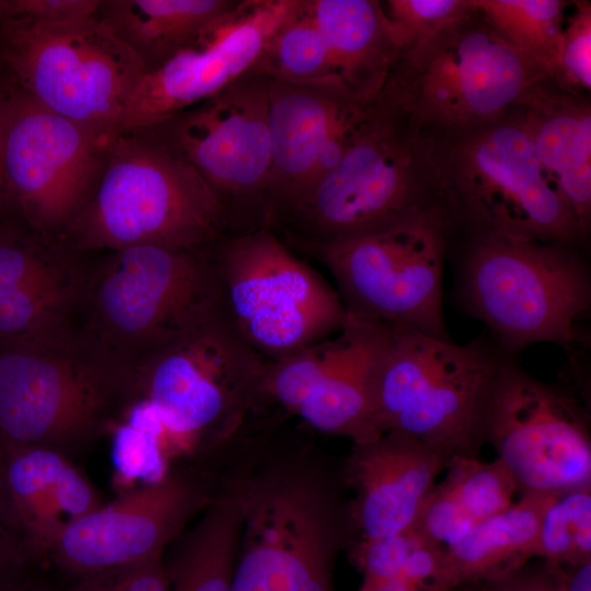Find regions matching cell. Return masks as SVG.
<instances>
[{"label":"cell","instance_id":"obj_1","mask_svg":"<svg viewBox=\"0 0 591 591\" xmlns=\"http://www.w3.org/2000/svg\"><path fill=\"white\" fill-rule=\"evenodd\" d=\"M438 205V177L426 130L389 82L372 120L338 164L268 228L291 247L382 230Z\"/></svg>","mask_w":591,"mask_h":591},{"label":"cell","instance_id":"obj_2","mask_svg":"<svg viewBox=\"0 0 591 591\" xmlns=\"http://www.w3.org/2000/svg\"><path fill=\"white\" fill-rule=\"evenodd\" d=\"M424 129L450 241L513 235L586 243L573 212L540 167L518 106L467 129Z\"/></svg>","mask_w":591,"mask_h":591},{"label":"cell","instance_id":"obj_3","mask_svg":"<svg viewBox=\"0 0 591 591\" xmlns=\"http://www.w3.org/2000/svg\"><path fill=\"white\" fill-rule=\"evenodd\" d=\"M211 245L105 252L86 266L78 338L129 374L221 308Z\"/></svg>","mask_w":591,"mask_h":591},{"label":"cell","instance_id":"obj_4","mask_svg":"<svg viewBox=\"0 0 591 591\" xmlns=\"http://www.w3.org/2000/svg\"><path fill=\"white\" fill-rule=\"evenodd\" d=\"M225 233L221 202L200 173L136 130L112 140L92 194L57 241L83 255L142 244L206 246Z\"/></svg>","mask_w":591,"mask_h":591},{"label":"cell","instance_id":"obj_5","mask_svg":"<svg viewBox=\"0 0 591 591\" xmlns=\"http://www.w3.org/2000/svg\"><path fill=\"white\" fill-rule=\"evenodd\" d=\"M455 294L510 356L532 344L569 352L583 338L577 322L591 309V271L581 246L513 235L461 240Z\"/></svg>","mask_w":591,"mask_h":591},{"label":"cell","instance_id":"obj_6","mask_svg":"<svg viewBox=\"0 0 591 591\" xmlns=\"http://www.w3.org/2000/svg\"><path fill=\"white\" fill-rule=\"evenodd\" d=\"M507 355L488 339L465 345L393 325L374 381V419L453 456L478 457L489 396Z\"/></svg>","mask_w":591,"mask_h":591},{"label":"cell","instance_id":"obj_7","mask_svg":"<svg viewBox=\"0 0 591 591\" xmlns=\"http://www.w3.org/2000/svg\"><path fill=\"white\" fill-rule=\"evenodd\" d=\"M548 80L544 66L502 39L471 4L421 47L398 57L390 78L424 128L449 131L501 118Z\"/></svg>","mask_w":591,"mask_h":591},{"label":"cell","instance_id":"obj_8","mask_svg":"<svg viewBox=\"0 0 591 591\" xmlns=\"http://www.w3.org/2000/svg\"><path fill=\"white\" fill-rule=\"evenodd\" d=\"M0 68L43 107L113 138L146 74L97 15L46 23L12 14L0 24Z\"/></svg>","mask_w":591,"mask_h":591},{"label":"cell","instance_id":"obj_9","mask_svg":"<svg viewBox=\"0 0 591 591\" xmlns=\"http://www.w3.org/2000/svg\"><path fill=\"white\" fill-rule=\"evenodd\" d=\"M211 251L224 312L267 361L346 326L348 313L337 291L269 228L222 235Z\"/></svg>","mask_w":591,"mask_h":591},{"label":"cell","instance_id":"obj_10","mask_svg":"<svg viewBox=\"0 0 591 591\" xmlns=\"http://www.w3.org/2000/svg\"><path fill=\"white\" fill-rule=\"evenodd\" d=\"M449 242L437 205L372 233L294 248L332 274L349 315L452 340L442 310Z\"/></svg>","mask_w":591,"mask_h":591},{"label":"cell","instance_id":"obj_11","mask_svg":"<svg viewBox=\"0 0 591 591\" xmlns=\"http://www.w3.org/2000/svg\"><path fill=\"white\" fill-rule=\"evenodd\" d=\"M141 130L207 181L223 208L225 235L267 228L271 141L266 76L251 70L206 101Z\"/></svg>","mask_w":591,"mask_h":591},{"label":"cell","instance_id":"obj_12","mask_svg":"<svg viewBox=\"0 0 591 591\" xmlns=\"http://www.w3.org/2000/svg\"><path fill=\"white\" fill-rule=\"evenodd\" d=\"M129 393L128 374L79 338L0 351V439L54 449L76 445Z\"/></svg>","mask_w":591,"mask_h":591},{"label":"cell","instance_id":"obj_13","mask_svg":"<svg viewBox=\"0 0 591 591\" xmlns=\"http://www.w3.org/2000/svg\"><path fill=\"white\" fill-rule=\"evenodd\" d=\"M484 442L521 495L591 487L590 416L579 393L534 378L508 355L487 404Z\"/></svg>","mask_w":591,"mask_h":591},{"label":"cell","instance_id":"obj_14","mask_svg":"<svg viewBox=\"0 0 591 591\" xmlns=\"http://www.w3.org/2000/svg\"><path fill=\"white\" fill-rule=\"evenodd\" d=\"M267 364L221 306L134 368L129 392L143 395L165 430L192 434L236 420L263 395Z\"/></svg>","mask_w":591,"mask_h":591},{"label":"cell","instance_id":"obj_15","mask_svg":"<svg viewBox=\"0 0 591 591\" xmlns=\"http://www.w3.org/2000/svg\"><path fill=\"white\" fill-rule=\"evenodd\" d=\"M10 84L3 148L8 200L31 229L58 240L92 194L114 138L43 107Z\"/></svg>","mask_w":591,"mask_h":591},{"label":"cell","instance_id":"obj_16","mask_svg":"<svg viewBox=\"0 0 591 591\" xmlns=\"http://www.w3.org/2000/svg\"><path fill=\"white\" fill-rule=\"evenodd\" d=\"M243 524L230 591H334L340 522L312 484L265 485L243 500Z\"/></svg>","mask_w":591,"mask_h":591},{"label":"cell","instance_id":"obj_17","mask_svg":"<svg viewBox=\"0 0 591 591\" xmlns=\"http://www.w3.org/2000/svg\"><path fill=\"white\" fill-rule=\"evenodd\" d=\"M296 4L297 0H239L142 77L120 114L115 137L157 125L250 72Z\"/></svg>","mask_w":591,"mask_h":591},{"label":"cell","instance_id":"obj_18","mask_svg":"<svg viewBox=\"0 0 591 591\" xmlns=\"http://www.w3.org/2000/svg\"><path fill=\"white\" fill-rule=\"evenodd\" d=\"M85 275L83 255L0 215V351L76 341Z\"/></svg>","mask_w":591,"mask_h":591},{"label":"cell","instance_id":"obj_19","mask_svg":"<svg viewBox=\"0 0 591 591\" xmlns=\"http://www.w3.org/2000/svg\"><path fill=\"white\" fill-rule=\"evenodd\" d=\"M195 501L190 483L169 475L68 521L49 548L63 569L84 578L160 557Z\"/></svg>","mask_w":591,"mask_h":591},{"label":"cell","instance_id":"obj_20","mask_svg":"<svg viewBox=\"0 0 591 591\" xmlns=\"http://www.w3.org/2000/svg\"><path fill=\"white\" fill-rule=\"evenodd\" d=\"M267 79L271 141L268 227L277 211L310 189L316 160L331 138L362 118L375 97L359 99L333 80Z\"/></svg>","mask_w":591,"mask_h":591},{"label":"cell","instance_id":"obj_21","mask_svg":"<svg viewBox=\"0 0 591 591\" xmlns=\"http://www.w3.org/2000/svg\"><path fill=\"white\" fill-rule=\"evenodd\" d=\"M452 457L440 448L397 432L355 443L349 476L357 493L352 520L360 540L410 530Z\"/></svg>","mask_w":591,"mask_h":591},{"label":"cell","instance_id":"obj_22","mask_svg":"<svg viewBox=\"0 0 591 591\" xmlns=\"http://www.w3.org/2000/svg\"><path fill=\"white\" fill-rule=\"evenodd\" d=\"M540 167L588 235L591 219V106L587 95L536 85L518 106Z\"/></svg>","mask_w":591,"mask_h":591},{"label":"cell","instance_id":"obj_23","mask_svg":"<svg viewBox=\"0 0 591 591\" xmlns=\"http://www.w3.org/2000/svg\"><path fill=\"white\" fill-rule=\"evenodd\" d=\"M350 344L297 413L311 427L350 437L355 443L381 434L374 419V381L392 324L348 314Z\"/></svg>","mask_w":591,"mask_h":591},{"label":"cell","instance_id":"obj_24","mask_svg":"<svg viewBox=\"0 0 591 591\" xmlns=\"http://www.w3.org/2000/svg\"><path fill=\"white\" fill-rule=\"evenodd\" d=\"M327 44L338 82L371 100L385 88L399 53L380 1L308 0Z\"/></svg>","mask_w":591,"mask_h":591},{"label":"cell","instance_id":"obj_25","mask_svg":"<svg viewBox=\"0 0 591 591\" xmlns=\"http://www.w3.org/2000/svg\"><path fill=\"white\" fill-rule=\"evenodd\" d=\"M561 495L526 493L509 508L475 525L445 547L453 591L505 578L535 558L541 519Z\"/></svg>","mask_w":591,"mask_h":591},{"label":"cell","instance_id":"obj_26","mask_svg":"<svg viewBox=\"0 0 591 591\" xmlns=\"http://www.w3.org/2000/svg\"><path fill=\"white\" fill-rule=\"evenodd\" d=\"M236 0H101L97 18L140 60L146 73L186 47Z\"/></svg>","mask_w":591,"mask_h":591},{"label":"cell","instance_id":"obj_27","mask_svg":"<svg viewBox=\"0 0 591 591\" xmlns=\"http://www.w3.org/2000/svg\"><path fill=\"white\" fill-rule=\"evenodd\" d=\"M1 466L12 514L36 545L49 547L66 524L55 498V480L67 463L54 449L0 439Z\"/></svg>","mask_w":591,"mask_h":591},{"label":"cell","instance_id":"obj_28","mask_svg":"<svg viewBox=\"0 0 591 591\" xmlns=\"http://www.w3.org/2000/svg\"><path fill=\"white\" fill-rule=\"evenodd\" d=\"M243 521V499L217 501L167 572L171 591H230Z\"/></svg>","mask_w":591,"mask_h":591},{"label":"cell","instance_id":"obj_29","mask_svg":"<svg viewBox=\"0 0 591 591\" xmlns=\"http://www.w3.org/2000/svg\"><path fill=\"white\" fill-rule=\"evenodd\" d=\"M354 559L363 579H406L425 591H452L445 548L410 529L378 540H359Z\"/></svg>","mask_w":591,"mask_h":591},{"label":"cell","instance_id":"obj_30","mask_svg":"<svg viewBox=\"0 0 591 591\" xmlns=\"http://www.w3.org/2000/svg\"><path fill=\"white\" fill-rule=\"evenodd\" d=\"M252 70L279 80L338 82L327 44L309 10L308 0H297L293 11L269 39Z\"/></svg>","mask_w":591,"mask_h":591},{"label":"cell","instance_id":"obj_31","mask_svg":"<svg viewBox=\"0 0 591 591\" xmlns=\"http://www.w3.org/2000/svg\"><path fill=\"white\" fill-rule=\"evenodd\" d=\"M495 32L549 74L557 57L566 2L559 0H468Z\"/></svg>","mask_w":591,"mask_h":591},{"label":"cell","instance_id":"obj_32","mask_svg":"<svg viewBox=\"0 0 591 591\" xmlns=\"http://www.w3.org/2000/svg\"><path fill=\"white\" fill-rule=\"evenodd\" d=\"M437 484L474 525L509 508L518 493L512 476L497 459L484 462L453 456L445 477Z\"/></svg>","mask_w":591,"mask_h":591},{"label":"cell","instance_id":"obj_33","mask_svg":"<svg viewBox=\"0 0 591 591\" xmlns=\"http://www.w3.org/2000/svg\"><path fill=\"white\" fill-rule=\"evenodd\" d=\"M350 340L351 328L347 321L339 334L285 358L268 361L263 395L274 397L286 409L297 413L344 356Z\"/></svg>","mask_w":591,"mask_h":591},{"label":"cell","instance_id":"obj_34","mask_svg":"<svg viewBox=\"0 0 591 591\" xmlns=\"http://www.w3.org/2000/svg\"><path fill=\"white\" fill-rule=\"evenodd\" d=\"M535 557L545 565L591 561V487L556 498L544 512Z\"/></svg>","mask_w":591,"mask_h":591},{"label":"cell","instance_id":"obj_35","mask_svg":"<svg viewBox=\"0 0 591 591\" xmlns=\"http://www.w3.org/2000/svg\"><path fill=\"white\" fill-rule=\"evenodd\" d=\"M399 57L421 47L468 9L467 0H389L382 4Z\"/></svg>","mask_w":591,"mask_h":591},{"label":"cell","instance_id":"obj_36","mask_svg":"<svg viewBox=\"0 0 591 591\" xmlns=\"http://www.w3.org/2000/svg\"><path fill=\"white\" fill-rule=\"evenodd\" d=\"M564 23L551 82L560 91L587 95L591 88V3L575 1Z\"/></svg>","mask_w":591,"mask_h":591},{"label":"cell","instance_id":"obj_37","mask_svg":"<svg viewBox=\"0 0 591 591\" xmlns=\"http://www.w3.org/2000/svg\"><path fill=\"white\" fill-rule=\"evenodd\" d=\"M159 439L160 434L129 424L118 427L113 442L117 471L128 479L139 478L149 484L162 480L166 475Z\"/></svg>","mask_w":591,"mask_h":591},{"label":"cell","instance_id":"obj_38","mask_svg":"<svg viewBox=\"0 0 591 591\" xmlns=\"http://www.w3.org/2000/svg\"><path fill=\"white\" fill-rule=\"evenodd\" d=\"M101 0H12V14L46 23L88 20L97 15Z\"/></svg>","mask_w":591,"mask_h":591},{"label":"cell","instance_id":"obj_39","mask_svg":"<svg viewBox=\"0 0 591 591\" xmlns=\"http://www.w3.org/2000/svg\"><path fill=\"white\" fill-rule=\"evenodd\" d=\"M54 490L60 511L68 514L70 520L85 515L97 508L91 487L68 463L60 470Z\"/></svg>","mask_w":591,"mask_h":591},{"label":"cell","instance_id":"obj_40","mask_svg":"<svg viewBox=\"0 0 591 591\" xmlns=\"http://www.w3.org/2000/svg\"><path fill=\"white\" fill-rule=\"evenodd\" d=\"M473 586L467 591H560L544 566L537 570L524 566L499 580Z\"/></svg>","mask_w":591,"mask_h":591},{"label":"cell","instance_id":"obj_41","mask_svg":"<svg viewBox=\"0 0 591 591\" xmlns=\"http://www.w3.org/2000/svg\"><path fill=\"white\" fill-rule=\"evenodd\" d=\"M543 566L560 591H591V561Z\"/></svg>","mask_w":591,"mask_h":591},{"label":"cell","instance_id":"obj_42","mask_svg":"<svg viewBox=\"0 0 591 591\" xmlns=\"http://www.w3.org/2000/svg\"><path fill=\"white\" fill-rule=\"evenodd\" d=\"M11 84L0 68V215L12 210L8 200L4 179H3V148L9 116Z\"/></svg>","mask_w":591,"mask_h":591},{"label":"cell","instance_id":"obj_43","mask_svg":"<svg viewBox=\"0 0 591 591\" xmlns=\"http://www.w3.org/2000/svg\"><path fill=\"white\" fill-rule=\"evenodd\" d=\"M0 591H47V589L24 575L20 563L14 560L0 570Z\"/></svg>","mask_w":591,"mask_h":591},{"label":"cell","instance_id":"obj_44","mask_svg":"<svg viewBox=\"0 0 591 591\" xmlns=\"http://www.w3.org/2000/svg\"><path fill=\"white\" fill-rule=\"evenodd\" d=\"M359 591H425L419 586L402 578L363 579Z\"/></svg>","mask_w":591,"mask_h":591},{"label":"cell","instance_id":"obj_45","mask_svg":"<svg viewBox=\"0 0 591 591\" xmlns=\"http://www.w3.org/2000/svg\"><path fill=\"white\" fill-rule=\"evenodd\" d=\"M9 515L12 514L11 505L4 483V476L2 472V466L0 462V531L2 529V525L4 524L5 520ZM1 546L8 547L7 545L0 543Z\"/></svg>","mask_w":591,"mask_h":591},{"label":"cell","instance_id":"obj_46","mask_svg":"<svg viewBox=\"0 0 591 591\" xmlns=\"http://www.w3.org/2000/svg\"><path fill=\"white\" fill-rule=\"evenodd\" d=\"M76 591H111L106 575L99 573L85 577L83 583Z\"/></svg>","mask_w":591,"mask_h":591},{"label":"cell","instance_id":"obj_47","mask_svg":"<svg viewBox=\"0 0 591 591\" xmlns=\"http://www.w3.org/2000/svg\"><path fill=\"white\" fill-rule=\"evenodd\" d=\"M16 559L18 558L11 552V549H9V547H4L0 545V570Z\"/></svg>","mask_w":591,"mask_h":591},{"label":"cell","instance_id":"obj_48","mask_svg":"<svg viewBox=\"0 0 591 591\" xmlns=\"http://www.w3.org/2000/svg\"><path fill=\"white\" fill-rule=\"evenodd\" d=\"M12 15V0H0V24Z\"/></svg>","mask_w":591,"mask_h":591}]
</instances>
